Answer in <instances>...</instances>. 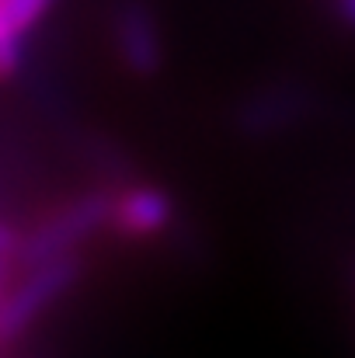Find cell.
<instances>
[{
	"label": "cell",
	"instance_id": "cell-2",
	"mask_svg": "<svg viewBox=\"0 0 355 358\" xmlns=\"http://www.w3.org/2000/svg\"><path fill=\"white\" fill-rule=\"evenodd\" d=\"M112 199H116V192H91V195H81V199L67 202L63 209L49 213L28 237H21L18 261L25 268H32V264L60 257V254H77L81 243H88L95 234L112 227Z\"/></svg>",
	"mask_w": 355,
	"mask_h": 358
},
{
	"label": "cell",
	"instance_id": "cell-4",
	"mask_svg": "<svg viewBox=\"0 0 355 358\" xmlns=\"http://www.w3.org/2000/svg\"><path fill=\"white\" fill-rule=\"evenodd\" d=\"M174 199L157 185H132L112 199V227L122 240H153L174 223Z\"/></svg>",
	"mask_w": 355,
	"mask_h": 358
},
{
	"label": "cell",
	"instance_id": "cell-1",
	"mask_svg": "<svg viewBox=\"0 0 355 358\" xmlns=\"http://www.w3.org/2000/svg\"><path fill=\"white\" fill-rule=\"evenodd\" d=\"M81 257L60 254L49 261H39L25 268V278L18 285H7L0 299V345H11L25 338L81 278Z\"/></svg>",
	"mask_w": 355,
	"mask_h": 358
},
{
	"label": "cell",
	"instance_id": "cell-7",
	"mask_svg": "<svg viewBox=\"0 0 355 358\" xmlns=\"http://www.w3.org/2000/svg\"><path fill=\"white\" fill-rule=\"evenodd\" d=\"M338 14L355 28V0H338Z\"/></svg>",
	"mask_w": 355,
	"mask_h": 358
},
{
	"label": "cell",
	"instance_id": "cell-3",
	"mask_svg": "<svg viewBox=\"0 0 355 358\" xmlns=\"http://www.w3.org/2000/svg\"><path fill=\"white\" fill-rule=\"evenodd\" d=\"M112 42H116L122 66L136 77H153L164 63V38H160L157 17L139 0H129L116 10Z\"/></svg>",
	"mask_w": 355,
	"mask_h": 358
},
{
	"label": "cell",
	"instance_id": "cell-6",
	"mask_svg": "<svg viewBox=\"0 0 355 358\" xmlns=\"http://www.w3.org/2000/svg\"><path fill=\"white\" fill-rule=\"evenodd\" d=\"M21 63H25V38L0 24V84L11 80L21 70Z\"/></svg>",
	"mask_w": 355,
	"mask_h": 358
},
{
	"label": "cell",
	"instance_id": "cell-5",
	"mask_svg": "<svg viewBox=\"0 0 355 358\" xmlns=\"http://www.w3.org/2000/svg\"><path fill=\"white\" fill-rule=\"evenodd\" d=\"M60 0H0V24L21 38H28Z\"/></svg>",
	"mask_w": 355,
	"mask_h": 358
}]
</instances>
